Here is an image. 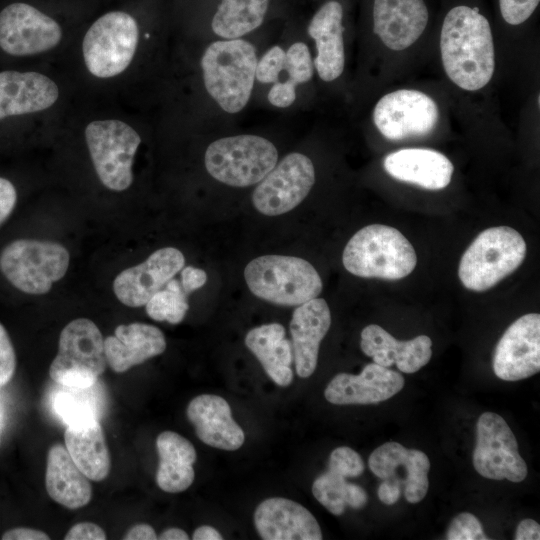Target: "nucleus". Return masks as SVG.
Returning a JSON list of instances; mask_svg holds the SVG:
<instances>
[{
  "label": "nucleus",
  "mask_w": 540,
  "mask_h": 540,
  "mask_svg": "<svg viewBox=\"0 0 540 540\" xmlns=\"http://www.w3.org/2000/svg\"><path fill=\"white\" fill-rule=\"evenodd\" d=\"M440 51L449 79L467 91L483 88L495 69V51L488 20L468 6L452 8L445 16Z\"/></svg>",
  "instance_id": "f257e3e1"
},
{
  "label": "nucleus",
  "mask_w": 540,
  "mask_h": 540,
  "mask_svg": "<svg viewBox=\"0 0 540 540\" xmlns=\"http://www.w3.org/2000/svg\"><path fill=\"white\" fill-rule=\"evenodd\" d=\"M342 262L348 272L358 277L399 280L414 270L417 256L399 230L371 224L350 238L343 250Z\"/></svg>",
  "instance_id": "f03ea898"
},
{
  "label": "nucleus",
  "mask_w": 540,
  "mask_h": 540,
  "mask_svg": "<svg viewBox=\"0 0 540 540\" xmlns=\"http://www.w3.org/2000/svg\"><path fill=\"white\" fill-rule=\"evenodd\" d=\"M254 46L243 39L211 43L205 50L201 67L209 95L228 113H238L248 103L257 65Z\"/></svg>",
  "instance_id": "7ed1b4c3"
},
{
  "label": "nucleus",
  "mask_w": 540,
  "mask_h": 540,
  "mask_svg": "<svg viewBox=\"0 0 540 540\" xmlns=\"http://www.w3.org/2000/svg\"><path fill=\"white\" fill-rule=\"evenodd\" d=\"M244 278L256 297L281 306H298L318 297L322 280L305 259L278 254L259 256L245 267Z\"/></svg>",
  "instance_id": "20e7f679"
},
{
  "label": "nucleus",
  "mask_w": 540,
  "mask_h": 540,
  "mask_svg": "<svg viewBox=\"0 0 540 540\" xmlns=\"http://www.w3.org/2000/svg\"><path fill=\"white\" fill-rule=\"evenodd\" d=\"M526 254V242L517 230L508 226L485 229L463 253L459 279L471 291H486L513 273Z\"/></svg>",
  "instance_id": "39448f33"
},
{
  "label": "nucleus",
  "mask_w": 540,
  "mask_h": 540,
  "mask_svg": "<svg viewBox=\"0 0 540 540\" xmlns=\"http://www.w3.org/2000/svg\"><path fill=\"white\" fill-rule=\"evenodd\" d=\"M274 144L257 135H236L213 141L206 149L208 173L221 183L247 187L259 183L277 164Z\"/></svg>",
  "instance_id": "423d86ee"
},
{
  "label": "nucleus",
  "mask_w": 540,
  "mask_h": 540,
  "mask_svg": "<svg viewBox=\"0 0 540 540\" xmlns=\"http://www.w3.org/2000/svg\"><path fill=\"white\" fill-rule=\"evenodd\" d=\"M69 261L68 250L59 243L17 239L1 251L0 270L18 290L41 295L63 278Z\"/></svg>",
  "instance_id": "0eeeda50"
},
{
  "label": "nucleus",
  "mask_w": 540,
  "mask_h": 540,
  "mask_svg": "<svg viewBox=\"0 0 540 540\" xmlns=\"http://www.w3.org/2000/svg\"><path fill=\"white\" fill-rule=\"evenodd\" d=\"M106 366L104 339L99 328L90 319L78 318L61 331L49 375L64 387L87 388L98 382Z\"/></svg>",
  "instance_id": "6e6552de"
},
{
  "label": "nucleus",
  "mask_w": 540,
  "mask_h": 540,
  "mask_svg": "<svg viewBox=\"0 0 540 540\" xmlns=\"http://www.w3.org/2000/svg\"><path fill=\"white\" fill-rule=\"evenodd\" d=\"M85 138L95 171L101 183L113 191H124L132 184V164L141 138L119 120L89 123Z\"/></svg>",
  "instance_id": "1a4fd4ad"
},
{
  "label": "nucleus",
  "mask_w": 540,
  "mask_h": 540,
  "mask_svg": "<svg viewBox=\"0 0 540 540\" xmlns=\"http://www.w3.org/2000/svg\"><path fill=\"white\" fill-rule=\"evenodd\" d=\"M138 43L135 19L121 11L104 14L86 32L83 57L89 72L99 78L122 73L131 63Z\"/></svg>",
  "instance_id": "9d476101"
},
{
  "label": "nucleus",
  "mask_w": 540,
  "mask_h": 540,
  "mask_svg": "<svg viewBox=\"0 0 540 540\" xmlns=\"http://www.w3.org/2000/svg\"><path fill=\"white\" fill-rule=\"evenodd\" d=\"M473 466L484 478L521 482L527 476V465L518 451L517 440L498 414H481L476 427Z\"/></svg>",
  "instance_id": "9b49d317"
},
{
  "label": "nucleus",
  "mask_w": 540,
  "mask_h": 540,
  "mask_svg": "<svg viewBox=\"0 0 540 540\" xmlns=\"http://www.w3.org/2000/svg\"><path fill=\"white\" fill-rule=\"evenodd\" d=\"M315 182V169L306 155H286L259 182L252 194L255 209L266 216H278L298 206Z\"/></svg>",
  "instance_id": "f8f14e48"
},
{
  "label": "nucleus",
  "mask_w": 540,
  "mask_h": 540,
  "mask_svg": "<svg viewBox=\"0 0 540 540\" xmlns=\"http://www.w3.org/2000/svg\"><path fill=\"white\" fill-rule=\"evenodd\" d=\"M438 118V106L431 97L408 89L384 95L373 111L379 132L394 141L428 135L436 127Z\"/></svg>",
  "instance_id": "ddd939ff"
},
{
  "label": "nucleus",
  "mask_w": 540,
  "mask_h": 540,
  "mask_svg": "<svg viewBox=\"0 0 540 540\" xmlns=\"http://www.w3.org/2000/svg\"><path fill=\"white\" fill-rule=\"evenodd\" d=\"M59 24L26 3H12L0 12V47L13 56L45 52L61 40Z\"/></svg>",
  "instance_id": "4468645a"
},
{
  "label": "nucleus",
  "mask_w": 540,
  "mask_h": 540,
  "mask_svg": "<svg viewBox=\"0 0 540 540\" xmlns=\"http://www.w3.org/2000/svg\"><path fill=\"white\" fill-rule=\"evenodd\" d=\"M493 371L504 381H518L540 371V315L528 313L515 320L496 345Z\"/></svg>",
  "instance_id": "2eb2a0df"
},
{
  "label": "nucleus",
  "mask_w": 540,
  "mask_h": 540,
  "mask_svg": "<svg viewBox=\"0 0 540 540\" xmlns=\"http://www.w3.org/2000/svg\"><path fill=\"white\" fill-rule=\"evenodd\" d=\"M184 265V255L177 248L158 249L144 262L120 272L113 282L114 293L126 306H143L164 288Z\"/></svg>",
  "instance_id": "dca6fc26"
},
{
  "label": "nucleus",
  "mask_w": 540,
  "mask_h": 540,
  "mask_svg": "<svg viewBox=\"0 0 540 540\" xmlns=\"http://www.w3.org/2000/svg\"><path fill=\"white\" fill-rule=\"evenodd\" d=\"M368 466L377 477L404 485V496L409 503H418L427 494L430 460L421 450L386 442L371 453Z\"/></svg>",
  "instance_id": "f3484780"
},
{
  "label": "nucleus",
  "mask_w": 540,
  "mask_h": 540,
  "mask_svg": "<svg viewBox=\"0 0 540 540\" xmlns=\"http://www.w3.org/2000/svg\"><path fill=\"white\" fill-rule=\"evenodd\" d=\"M404 384L400 373L373 362L367 364L358 375H335L328 383L324 396L335 405L374 404L396 395Z\"/></svg>",
  "instance_id": "a211bd4d"
},
{
  "label": "nucleus",
  "mask_w": 540,
  "mask_h": 540,
  "mask_svg": "<svg viewBox=\"0 0 540 540\" xmlns=\"http://www.w3.org/2000/svg\"><path fill=\"white\" fill-rule=\"evenodd\" d=\"M254 524L264 540H321L313 514L301 504L283 497L262 501L254 512Z\"/></svg>",
  "instance_id": "6ab92c4d"
},
{
  "label": "nucleus",
  "mask_w": 540,
  "mask_h": 540,
  "mask_svg": "<svg viewBox=\"0 0 540 540\" xmlns=\"http://www.w3.org/2000/svg\"><path fill=\"white\" fill-rule=\"evenodd\" d=\"M331 325V313L323 298H314L293 311L290 321L293 360L299 377L311 376L317 366L319 346Z\"/></svg>",
  "instance_id": "aec40b11"
},
{
  "label": "nucleus",
  "mask_w": 540,
  "mask_h": 540,
  "mask_svg": "<svg viewBox=\"0 0 540 540\" xmlns=\"http://www.w3.org/2000/svg\"><path fill=\"white\" fill-rule=\"evenodd\" d=\"M428 10L423 0H374V32L391 50L411 46L424 32Z\"/></svg>",
  "instance_id": "412c9836"
},
{
  "label": "nucleus",
  "mask_w": 540,
  "mask_h": 540,
  "mask_svg": "<svg viewBox=\"0 0 540 540\" xmlns=\"http://www.w3.org/2000/svg\"><path fill=\"white\" fill-rule=\"evenodd\" d=\"M432 341L426 335L399 341L376 324L366 326L361 332L360 348L374 363L390 367L393 364L407 374L420 370L431 359Z\"/></svg>",
  "instance_id": "4be33fe9"
},
{
  "label": "nucleus",
  "mask_w": 540,
  "mask_h": 540,
  "mask_svg": "<svg viewBox=\"0 0 540 540\" xmlns=\"http://www.w3.org/2000/svg\"><path fill=\"white\" fill-rule=\"evenodd\" d=\"M186 413L203 443L227 451L237 450L243 445L244 431L233 419L224 398L201 394L190 401Z\"/></svg>",
  "instance_id": "5701e85b"
},
{
  "label": "nucleus",
  "mask_w": 540,
  "mask_h": 540,
  "mask_svg": "<svg viewBox=\"0 0 540 540\" xmlns=\"http://www.w3.org/2000/svg\"><path fill=\"white\" fill-rule=\"evenodd\" d=\"M59 96L49 77L37 72H0V120L45 110Z\"/></svg>",
  "instance_id": "b1692460"
},
{
  "label": "nucleus",
  "mask_w": 540,
  "mask_h": 540,
  "mask_svg": "<svg viewBox=\"0 0 540 540\" xmlns=\"http://www.w3.org/2000/svg\"><path fill=\"white\" fill-rule=\"evenodd\" d=\"M166 349L163 332L154 325L135 322L116 327L114 335L104 339L107 364L116 373H123Z\"/></svg>",
  "instance_id": "393cba45"
},
{
  "label": "nucleus",
  "mask_w": 540,
  "mask_h": 540,
  "mask_svg": "<svg viewBox=\"0 0 540 540\" xmlns=\"http://www.w3.org/2000/svg\"><path fill=\"white\" fill-rule=\"evenodd\" d=\"M393 178L428 190H440L451 181L454 166L442 153L425 148H406L388 154L383 162Z\"/></svg>",
  "instance_id": "a878e982"
},
{
  "label": "nucleus",
  "mask_w": 540,
  "mask_h": 540,
  "mask_svg": "<svg viewBox=\"0 0 540 540\" xmlns=\"http://www.w3.org/2000/svg\"><path fill=\"white\" fill-rule=\"evenodd\" d=\"M342 18L341 4L328 1L315 13L308 26V34L314 39L317 51L314 65L319 77L326 82L337 79L344 69Z\"/></svg>",
  "instance_id": "bb28decb"
},
{
  "label": "nucleus",
  "mask_w": 540,
  "mask_h": 540,
  "mask_svg": "<svg viewBox=\"0 0 540 540\" xmlns=\"http://www.w3.org/2000/svg\"><path fill=\"white\" fill-rule=\"evenodd\" d=\"M65 447L78 468L92 481L109 475L111 459L99 419L90 417L67 424Z\"/></svg>",
  "instance_id": "cd10ccee"
},
{
  "label": "nucleus",
  "mask_w": 540,
  "mask_h": 540,
  "mask_svg": "<svg viewBox=\"0 0 540 540\" xmlns=\"http://www.w3.org/2000/svg\"><path fill=\"white\" fill-rule=\"evenodd\" d=\"M45 486L55 502L71 510L86 506L92 499L89 478L61 444H54L48 451Z\"/></svg>",
  "instance_id": "c85d7f7f"
},
{
  "label": "nucleus",
  "mask_w": 540,
  "mask_h": 540,
  "mask_svg": "<svg viewBox=\"0 0 540 540\" xmlns=\"http://www.w3.org/2000/svg\"><path fill=\"white\" fill-rule=\"evenodd\" d=\"M156 447L159 455L158 487L168 493L188 489L195 478L193 464L197 453L193 444L174 431H163L156 439Z\"/></svg>",
  "instance_id": "c756f323"
},
{
  "label": "nucleus",
  "mask_w": 540,
  "mask_h": 540,
  "mask_svg": "<svg viewBox=\"0 0 540 540\" xmlns=\"http://www.w3.org/2000/svg\"><path fill=\"white\" fill-rule=\"evenodd\" d=\"M245 345L277 385L285 387L292 383L293 349L281 324L269 323L251 329L245 336Z\"/></svg>",
  "instance_id": "7c9ffc66"
},
{
  "label": "nucleus",
  "mask_w": 540,
  "mask_h": 540,
  "mask_svg": "<svg viewBox=\"0 0 540 540\" xmlns=\"http://www.w3.org/2000/svg\"><path fill=\"white\" fill-rule=\"evenodd\" d=\"M269 0H221L212 19V30L225 39L239 38L258 28Z\"/></svg>",
  "instance_id": "2f4dec72"
},
{
  "label": "nucleus",
  "mask_w": 540,
  "mask_h": 540,
  "mask_svg": "<svg viewBox=\"0 0 540 540\" xmlns=\"http://www.w3.org/2000/svg\"><path fill=\"white\" fill-rule=\"evenodd\" d=\"M312 493L334 515L343 514L346 506L361 509L368 501V495L361 486L347 482L346 477L328 469L314 480Z\"/></svg>",
  "instance_id": "473e14b6"
},
{
  "label": "nucleus",
  "mask_w": 540,
  "mask_h": 540,
  "mask_svg": "<svg viewBox=\"0 0 540 540\" xmlns=\"http://www.w3.org/2000/svg\"><path fill=\"white\" fill-rule=\"evenodd\" d=\"M94 386L87 388L67 387L59 392L54 401L57 414L68 424L70 422L94 417L100 420V392Z\"/></svg>",
  "instance_id": "72a5a7b5"
},
{
  "label": "nucleus",
  "mask_w": 540,
  "mask_h": 540,
  "mask_svg": "<svg viewBox=\"0 0 540 540\" xmlns=\"http://www.w3.org/2000/svg\"><path fill=\"white\" fill-rule=\"evenodd\" d=\"M147 315L155 321H167L170 324L180 323L188 309L187 295L179 280L170 279L167 284L155 293L145 304Z\"/></svg>",
  "instance_id": "f704fd0d"
},
{
  "label": "nucleus",
  "mask_w": 540,
  "mask_h": 540,
  "mask_svg": "<svg viewBox=\"0 0 540 540\" xmlns=\"http://www.w3.org/2000/svg\"><path fill=\"white\" fill-rule=\"evenodd\" d=\"M284 69L289 79L297 85L309 81L313 76V64L309 48L302 42L294 43L285 52Z\"/></svg>",
  "instance_id": "c9c22d12"
},
{
  "label": "nucleus",
  "mask_w": 540,
  "mask_h": 540,
  "mask_svg": "<svg viewBox=\"0 0 540 540\" xmlns=\"http://www.w3.org/2000/svg\"><path fill=\"white\" fill-rule=\"evenodd\" d=\"M365 469L361 456L352 448L341 446L335 448L329 457L328 470L346 478L358 477Z\"/></svg>",
  "instance_id": "e433bc0d"
},
{
  "label": "nucleus",
  "mask_w": 540,
  "mask_h": 540,
  "mask_svg": "<svg viewBox=\"0 0 540 540\" xmlns=\"http://www.w3.org/2000/svg\"><path fill=\"white\" fill-rule=\"evenodd\" d=\"M448 540H487L479 519L469 512L453 518L446 534Z\"/></svg>",
  "instance_id": "4c0bfd02"
},
{
  "label": "nucleus",
  "mask_w": 540,
  "mask_h": 540,
  "mask_svg": "<svg viewBox=\"0 0 540 540\" xmlns=\"http://www.w3.org/2000/svg\"><path fill=\"white\" fill-rule=\"evenodd\" d=\"M285 51L280 46H273L257 61L255 78L262 83H274L284 70Z\"/></svg>",
  "instance_id": "58836bf2"
},
{
  "label": "nucleus",
  "mask_w": 540,
  "mask_h": 540,
  "mask_svg": "<svg viewBox=\"0 0 540 540\" xmlns=\"http://www.w3.org/2000/svg\"><path fill=\"white\" fill-rule=\"evenodd\" d=\"M540 0H499L503 19L510 25L525 22L535 11Z\"/></svg>",
  "instance_id": "ea45409f"
},
{
  "label": "nucleus",
  "mask_w": 540,
  "mask_h": 540,
  "mask_svg": "<svg viewBox=\"0 0 540 540\" xmlns=\"http://www.w3.org/2000/svg\"><path fill=\"white\" fill-rule=\"evenodd\" d=\"M16 354L11 339L0 323V387L6 385L16 370Z\"/></svg>",
  "instance_id": "a19ab883"
},
{
  "label": "nucleus",
  "mask_w": 540,
  "mask_h": 540,
  "mask_svg": "<svg viewBox=\"0 0 540 540\" xmlns=\"http://www.w3.org/2000/svg\"><path fill=\"white\" fill-rule=\"evenodd\" d=\"M297 84L288 79L285 82L276 81L268 92L269 102L276 107L286 108L290 106L295 98V88Z\"/></svg>",
  "instance_id": "79ce46f5"
},
{
  "label": "nucleus",
  "mask_w": 540,
  "mask_h": 540,
  "mask_svg": "<svg viewBox=\"0 0 540 540\" xmlns=\"http://www.w3.org/2000/svg\"><path fill=\"white\" fill-rule=\"evenodd\" d=\"M105 531L93 522H80L66 533L65 540H105Z\"/></svg>",
  "instance_id": "37998d69"
},
{
  "label": "nucleus",
  "mask_w": 540,
  "mask_h": 540,
  "mask_svg": "<svg viewBox=\"0 0 540 540\" xmlns=\"http://www.w3.org/2000/svg\"><path fill=\"white\" fill-rule=\"evenodd\" d=\"M17 201V192L14 185L7 179L0 177V226L11 215Z\"/></svg>",
  "instance_id": "c03bdc74"
},
{
  "label": "nucleus",
  "mask_w": 540,
  "mask_h": 540,
  "mask_svg": "<svg viewBox=\"0 0 540 540\" xmlns=\"http://www.w3.org/2000/svg\"><path fill=\"white\" fill-rule=\"evenodd\" d=\"M207 281V274L204 270L193 266L181 269V286L186 295L201 288Z\"/></svg>",
  "instance_id": "a18cd8bd"
},
{
  "label": "nucleus",
  "mask_w": 540,
  "mask_h": 540,
  "mask_svg": "<svg viewBox=\"0 0 540 540\" xmlns=\"http://www.w3.org/2000/svg\"><path fill=\"white\" fill-rule=\"evenodd\" d=\"M3 540H49L48 534L41 530L17 527L7 530L2 535Z\"/></svg>",
  "instance_id": "49530a36"
},
{
  "label": "nucleus",
  "mask_w": 540,
  "mask_h": 540,
  "mask_svg": "<svg viewBox=\"0 0 540 540\" xmlns=\"http://www.w3.org/2000/svg\"><path fill=\"white\" fill-rule=\"evenodd\" d=\"M378 498L380 501L386 505L395 504L401 495V486L391 480H383L379 485Z\"/></svg>",
  "instance_id": "de8ad7c7"
},
{
  "label": "nucleus",
  "mask_w": 540,
  "mask_h": 540,
  "mask_svg": "<svg viewBox=\"0 0 540 540\" xmlns=\"http://www.w3.org/2000/svg\"><path fill=\"white\" fill-rule=\"evenodd\" d=\"M515 540H539L540 526L533 519L522 520L516 529Z\"/></svg>",
  "instance_id": "09e8293b"
},
{
  "label": "nucleus",
  "mask_w": 540,
  "mask_h": 540,
  "mask_svg": "<svg viewBox=\"0 0 540 540\" xmlns=\"http://www.w3.org/2000/svg\"><path fill=\"white\" fill-rule=\"evenodd\" d=\"M125 540H155L158 539L154 528L149 524L140 523L131 527L123 536Z\"/></svg>",
  "instance_id": "8fccbe9b"
},
{
  "label": "nucleus",
  "mask_w": 540,
  "mask_h": 540,
  "mask_svg": "<svg viewBox=\"0 0 540 540\" xmlns=\"http://www.w3.org/2000/svg\"><path fill=\"white\" fill-rule=\"evenodd\" d=\"M193 540H221L222 535L212 526L203 525L195 529Z\"/></svg>",
  "instance_id": "3c124183"
},
{
  "label": "nucleus",
  "mask_w": 540,
  "mask_h": 540,
  "mask_svg": "<svg viewBox=\"0 0 540 540\" xmlns=\"http://www.w3.org/2000/svg\"><path fill=\"white\" fill-rule=\"evenodd\" d=\"M160 540H188V534L180 528H169L164 530L159 536Z\"/></svg>",
  "instance_id": "603ef678"
},
{
  "label": "nucleus",
  "mask_w": 540,
  "mask_h": 540,
  "mask_svg": "<svg viewBox=\"0 0 540 540\" xmlns=\"http://www.w3.org/2000/svg\"><path fill=\"white\" fill-rule=\"evenodd\" d=\"M0 443H1V440H0Z\"/></svg>",
  "instance_id": "864d4df0"
}]
</instances>
